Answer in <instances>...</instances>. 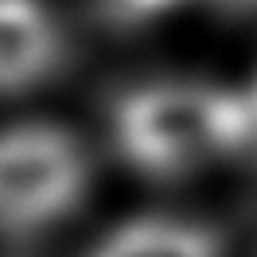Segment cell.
Returning <instances> with one entry per match:
<instances>
[{
    "label": "cell",
    "mask_w": 257,
    "mask_h": 257,
    "mask_svg": "<svg viewBox=\"0 0 257 257\" xmlns=\"http://www.w3.org/2000/svg\"><path fill=\"white\" fill-rule=\"evenodd\" d=\"M105 133L128 172L176 183L253 148L257 113L245 90L199 78H148L113 94Z\"/></svg>",
    "instance_id": "6da1fadb"
},
{
    "label": "cell",
    "mask_w": 257,
    "mask_h": 257,
    "mask_svg": "<svg viewBox=\"0 0 257 257\" xmlns=\"http://www.w3.org/2000/svg\"><path fill=\"white\" fill-rule=\"evenodd\" d=\"M94 191V156L59 121L0 128V238H39L74 218Z\"/></svg>",
    "instance_id": "7a4b0ae2"
},
{
    "label": "cell",
    "mask_w": 257,
    "mask_h": 257,
    "mask_svg": "<svg viewBox=\"0 0 257 257\" xmlns=\"http://www.w3.org/2000/svg\"><path fill=\"white\" fill-rule=\"evenodd\" d=\"M63 20L47 0H0V97H28L66 66Z\"/></svg>",
    "instance_id": "3957f363"
},
{
    "label": "cell",
    "mask_w": 257,
    "mask_h": 257,
    "mask_svg": "<svg viewBox=\"0 0 257 257\" xmlns=\"http://www.w3.org/2000/svg\"><path fill=\"white\" fill-rule=\"evenodd\" d=\"M86 257H226V238L187 214H133L105 230Z\"/></svg>",
    "instance_id": "277c9868"
},
{
    "label": "cell",
    "mask_w": 257,
    "mask_h": 257,
    "mask_svg": "<svg viewBox=\"0 0 257 257\" xmlns=\"http://www.w3.org/2000/svg\"><path fill=\"white\" fill-rule=\"evenodd\" d=\"M183 4H191V0H101V12L121 24H148V20L172 16Z\"/></svg>",
    "instance_id": "5b68a950"
},
{
    "label": "cell",
    "mask_w": 257,
    "mask_h": 257,
    "mask_svg": "<svg viewBox=\"0 0 257 257\" xmlns=\"http://www.w3.org/2000/svg\"><path fill=\"white\" fill-rule=\"evenodd\" d=\"M191 4H203L218 16H253L257 12V0H191Z\"/></svg>",
    "instance_id": "8992f818"
},
{
    "label": "cell",
    "mask_w": 257,
    "mask_h": 257,
    "mask_svg": "<svg viewBox=\"0 0 257 257\" xmlns=\"http://www.w3.org/2000/svg\"><path fill=\"white\" fill-rule=\"evenodd\" d=\"M245 207H249V218H253V226H257V179H253V187H249V203H245Z\"/></svg>",
    "instance_id": "52a82bcc"
},
{
    "label": "cell",
    "mask_w": 257,
    "mask_h": 257,
    "mask_svg": "<svg viewBox=\"0 0 257 257\" xmlns=\"http://www.w3.org/2000/svg\"><path fill=\"white\" fill-rule=\"evenodd\" d=\"M245 97H249V105H253V113H257V74H253V82L245 86Z\"/></svg>",
    "instance_id": "ba28073f"
}]
</instances>
